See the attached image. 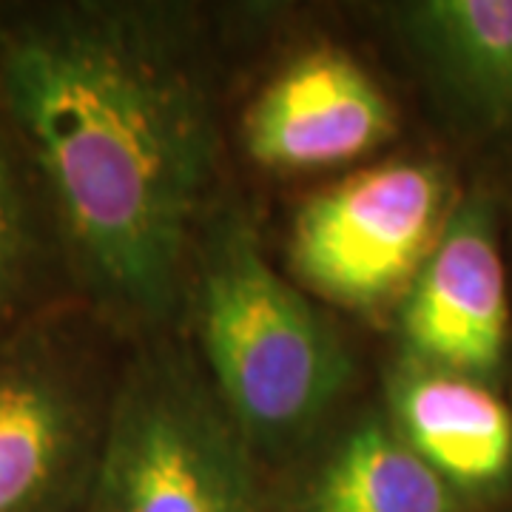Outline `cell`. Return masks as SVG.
I'll use <instances>...</instances> for the list:
<instances>
[{
	"label": "cell",
	"mask_w": 512,
	"mask_h": 512,
	"mask_svg": "<svg viewBox=\"0 0 512 512\" xmlns=\"http://www.w3.org/2000/svg\"><path fill=\"white\" fill-rule=\"evenodd\" d=\"M0 94L74 302L100 322L160 319L217 157L211 97L183 40L128 3L6 6Z\"/></svg>",
	"instance_id": "obj_1"
},
{
	"label": "cell",
	"mask_w": 512,
	"mask_h": 512,
	"mask_svg": "<svg viewBox=\"0 0 512 512\" xmlns=\"http://www.w3.org/2000/svg\"><path fill=\"white\" fill-rule=\"evenodd\" d=\"M197 254L205 379L251 450L296 444L345 393L348 350L305 293L271 268L242 217H220Z\"/></svg>",
	"instance_id": "obj_2"
},
{
	"label": "cell",
	"mask_w": 512,
	"mask_h": 512,
	"mask_svg": "<svg viewBox=\"0 0 512 512\" xmlns=\"http://www.w3.org/2000/svg\"><path fill=\"white\" fill-rule=\"evenodd\" d=\"M83 512H268L254 450L194 362L160 348L123 367Z\"/></svg>",
	"instance_id": "obj_3"
},
{
	"label": "cell",
	"mask_w": 512,
	"mask_h": 512,
	"mask_svg": "<svg viewBox=\"0 0 512 512\" xmlns=\"http://www.w3.org/2000/svg\"><path fill=\"white\" fill-rule=\"evenodd\" d=\"M80 302L0 330V512H83L117 376Z\"/></svg>",
	"instance_id": "obj_4"
},
{
	"label": "cell",
	"mask_w": 512,
	"mask_h": 512,
	"mask_svg": "<svg viewBox=\"0 0 512 512\" xmlns=\"http://www.w3.org/2000/svg\"><path fill=\"white\" fill-rule=\"evenodd\" d=\"M444 225V180L427 163H387L313 197L296 217L293 265L313 291L370 305L413 279Z\"/></svg>",
	"instance_id": "obj_5"
},
{
	"label": "cell",
	"mask_w": 512,
	"mask_h": 512,
	"mask_svg": "<svg viewBox=\"0 0 512 512\" xmlns=\"http://www.w3.org/2000/svg\"><path fill=\"white\" fill-rule=\"evenodd\" d=\"M510 330L507 276L484 200L444 220L402 302V336L419 365L478 379L493 373Z\"/></svg>",
	"instance_id": "obj_6"
},
{
	"label": "cell",
	"mask_w": 512,
	"mask_h": 512,
	"mask_svg": "<svg viewBox=\"0 0 512 512\" xmlns=\"http://www.w3.org/2000/svg\"><path fill=\"white\" fill-rule=\"evenodd\" d=\"M387 94L345 52L299 57L259 94L245 120L256 163L285 171L345 163L393 134Z\"/></svg>",
	"instance_id": "obj_7"
},
{
	"label": "cell",
	"mask_w": 512,
	"mask_h": 512,
	"mask_svg": "<svg viewBox=\"0 0 512 512\" xmlns=\"http://www.w3.org/2000/svg\"><path fill=\"white\" fill-rule=\"evenodd\" d=\"M390 424L453 490L490 487L512 464V413L478 379L407 359L390 379Z\"/></svg>",
	"instance_id": "obj_8"
},
{
	"label": "cell",
	"mask_w": 512,
	"mask_h": 512,
	"mask_svg": "<svg viewBox=\"0 0 512 512\" xmlns=\"http://www.w3.org/2000/svg\"><path fill=\"white\" fill-rule=\"evenodd\" d=\"M399 20L453 100L487 123L512 120V0H421Z\"/></svg>",
	"instance_id": "obj_9"
},
{
	"label": "cell",
	"mask_w": 512,
	"mask_h": 512,
	"mask_svg": "<svg viewBox=\"0 0 512 512\" xmlns=\"http://www.w3.org/2000/svg\"><path fill=\"white\" fill-rule=\"evenodd\" d=\"M74 302L37 171L0 94V330Z\"/></svg>",
	"instance_id": "obj_10"
},
{
	"label": "cell",
	"mask_w": 512,
	"mask_h": 512,
	"mask_svg": "<svg viewBox=\"0 0 512 512\" xmlns=\"http://www.w3.org/2000/svg\"><path fill=\"white\" fill-rule=\"evenodd\" d=\"M302 512H456V490L390 421H367L319 464L302 493Z\"/></svg>",
	"instance_id": "obj_11"
}]
</instances>
